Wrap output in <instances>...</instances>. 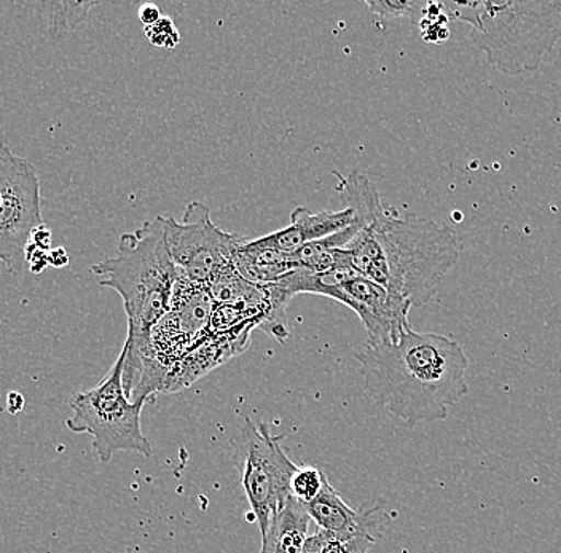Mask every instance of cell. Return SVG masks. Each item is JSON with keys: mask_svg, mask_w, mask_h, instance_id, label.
I'll list each match as a JSON object with an SVG mask.
<instances>
[{"mask_svg": "<svg viewBox=\"0 0 561 553\" xmlns=\"http://www.w3.org/2000/svg\"><path fill=\"white\" fill-rule=\"evenodd\" d=\"M364 390L407 425L447 419L468 394V357L444 335L409 331L396 343L367 346L357 355Z\"/></svg>", "mask_w": 561, "mask_h": 553, "instance_id": "6da1fadb", "label": "cell"}, {"mask_svg": "<svg viewBox=\"0 0 561 553\" xmlns=\"http://www.w3.org/2000/svg\"><path fill=\"white\" fill-rule=\"evenodd\" d=\"M461 250L450 227L383 205L345 247L360 275L412 307L431 302Z\"/></svg>", "mask_w": 561, "mask_h": 553, "instance_id": "7a4b0ae2", "label": "cell"}, {"mask_svg": "<svg viewBox=\"0 0 561 553\" xmlns=\"http://www.w3.org/2000/svg\"><path fill=\"white\" fill-rule=\"evenodd\" d=\"M100 286L115 290L122 297L128 318V356L142 352L150 332L171 310L174 287L179 278L167 237L164 217L146 220L136 232L123 233L117 252L91 267Z\"/></svg>", "mask_w": 561, "mask_h": 553, "instance_id": "3957f363", "label": "cell"}, {"mask_svg": "<svg viewBox=\"0 0 561 553\" xmlns=\"http://www.w3.org/2000/svg\"><path fill=\"white\" fill-rule=\"evenodd\" d=\"M442 7L448 20L472 27L473 44L507 76L536 71L561 41V0L442 2Z\"/></svg>", "mask_w": 561, "mask_h": 553, "instance_id": "277c9868", "label": "cell"}, {"mask_svg": "<svg viewBox=\"0 0 561 553\" xmlns=\"http://www.w3.org/2000/svg\"><path fill=\"white\" fill-rule=\"evenodd\" d=\"M276 285L290 299L298 293H313L348 307L363 321L367 346L399 342L403 334L412 331L409 322L412 303L360 275L350 258L324 273L296 269L278 279Z\"/></svg>", "mask_w": 561, "mask_h": 553, "instance_id": "5b68a950", "label": "cell"}, {"mask_svg": "<svg viewBox=\"0 0 561 553\" xmlns=\"http://www.w3.org/2000/svg\"><path fill=\"white\" fill-rule=\"evenodd\" d=\"M126 349L98 387L70 399L73 415L66 426L76 434H90L93 447L103 463L118 451H136L152 457V446L140 428V413L146 402L129 401L123 387Z\"/></svg>", "mask_w": 561, "mask_h": 553, "instance_id": "8992f818", "label": "cell"}, {"mask_svg": "<svg viewBox=\"0 0 561 553\" xmlns=\"http://www.w3.org/2000/svg\"><path fill=\"white\" fill-rule=\"evenodd\" d=\"M41 178L30 160L0 139V262L13 275L21 273L27 244L42 219Z\"/></svg>", "mask_w": 561, "mask_h": 553, "instance_id": "52a82bcc", "label": "cell"}, {"mask_svg": "<svg viewBox=\"0 0 561 553\" xmlns=\"http://www.w3.org/2000/svg\"><path fill=\"white\" fill-rule=\"evenodd\" d=\"M164 237L175 267L192 283L208 286L233 265V252L241 237L220 230L205 203L192 201L182 222L164 217Z\"/></svg>", "mask_w": 561, "mask_h": 553, "instance_id": "ba28073f", "label": "cell"}, {"mask_svg": "<svg viewBox=\"0 0 561 553\" xmlns=\"http://www.w3.org/2000/svg\"><path fill=\"white\" fill-rule=\"evenodd\" d=\"M243 434V486L263 534L270 520L293 498L290 483L298 468L284 453L280 446L284 436H273L265 423L254 425L251 418H245Z\"/></svg>", "mask_w": 561, "mask_h": 553, "instance_id": "9c48e42d", "label": "cell"}, {"mask_svg": "<svg viewBox=\"0 0 561 553\" xmlns=\"http://www.w3.org/2000/svg\"><path fill=\"white\" fill-rule=\"evenodd\" d=\"M305 507L319 530L335 541L366 538L377 544L391 521V517L381 506L371 509H351L329 481L321 493L311 503L305 504Z\"/></svg>", "mask_w": 561, "mask_h": 553, "instance_id": "30bf717a", "label": "cell"}, {"mask_svg": "<svg viewBox=\"0 0 561 553\" xmlns=\"http://www.w3.org/2000/svg\"><path fill=\"white\" fill-rule=\"evenodd\" d=\"M354 222H356V215L350 208H343L340 211L313 212L311 209L300 206V208L294 209L290 215V223L286 229L265 234V237L259 238V241L265 246L284 252V254H293L307 244L324 240L333 233L348 229Z\"/></svg>", "mask_w": 561, "mask_h": 553, "instance_id": "8fae6325", "label": "cell"}, {"mask_svg": "<svg viewBox=\"0 0 561 553\" xmlns=\"http://www.w3.org/2000/svg\"><path fill=\"white\" fill-rule=\"evenodd\" d=\"M233 265L244 279L254 285L276 283L297 269L289 254L265 246L259 238L249 240L243 237L234 247Z\"/></svg>", "mask_w": 561, "mask_h": 553, "instance_id": "7c38bea8", "label": "cell"}, {"mask_svg": "<svg viewBox=\"0 0 561 553\" xmlns=\"http://www.w3.org/2000/svg\"><path fill=\"white\" fill-rule=\"evenodd\" d=\"M310 521L305 504L290 498L270 520L268 528L262 534L261 553H304Z\"/></svg>", "mask_w": 561, "mask_h": 553, "instance_id": "4fadbf2b", "label": "cell"}, {"mask_svg": "<svg viewBox=\"0 0 561 553\" xmlns=\"http://www.w3.org/2000/svg\"><path fill=\"white\" fill-rule=\"evenodd\" d=\"M94 2H47L42 5L47 19V36L51 42L62 41L70 31L87 20Z\"/></svg>", "mask_w": 561, "mask_h": 553, "instance_id": "5bb4252c", "label": "cell"}, {"mask_svg": "<svg viewBox=\"0 0 561 553\" xmlns=\"http://www.w3.org/2000/svg\"><path fill=\"white\" fill-rule=\"evenodd\" d=\"M366 5L374 15L381 19H405L419 24L426 3L416 2V0H366Z\"/></svg>", "mask_w": 561, "mask_h": 553, "instance_id": "9a60e30c", "label": "cell"}, {"mask_svg": "<svg viewBox=\"0 0 561 553\" xmlns=\"http://www.w3.org/2000/svg\"><path fill=\"white\" fill-rule=\"evenodd\" d=\"M448 21L450 20L444 12L442 2H427L419 21L421 36L430 44L447 41L450 36L447 27Z\"/></svg>", "mask_w": 561, "mask_h": 553, "instance_id": "2e32d148", "label": "cell"}, {"mask_svg": "<svg viewBox=\"0 0 561 553\" xmlns=\"http://www.w3.org/2000/svg\"><path fill=\"white\" fill-rule=\"evenodd\" d=\"M325 482H328V477L319 469L311 468V465L298 468L296 474H294L293 483H290L293 498L301 504L311 503L324 488Z\"/></svg>", "mask_w": 561, "mask_h": 553, "instance_id": "e0dca14e", "label": "cell"}, {"mask_svg": "<svg viewBox=\"0 0 561 553\" xmlns=\"http://www.w3.org/2000/svg\"><path fill=\"white\" fill-rule=\"evenodd\" d=\"M144 33L153 47L164 48V50H174L181 44V34H179L174 21L168 16H163L153 26L144 27Z\"/></svg>", "mask_w": 561, "mask_h": 553, "instance_id": "ac0fdd59", "label": "cell"}, {"mask_svg": "<svg viewBox=\"0 0 561 553\" xmlns=\"http://www.w3.org/2000/svg\"><path fill=\"white\" fill-rule=\"evenodd\" d=\"M374 545L375 542L366 538L350 539V541H335L331 538L324 553H370Z\"/></svg>", "mask_w": 561, "mask_h": 553, "instance_id": "d6986e66", "label": "cell"}, {"mask_svg": "<svg viewBox=\"0 0 561 553\" xmlns=\"http://www.w3.org/2000/svg\"><path fill=\"white\" fill-rule=\"evenodd\" d=\"M24 257H26V264L30 265V269L34 275H41V273L50 267V251L41 250L34 243L27 244Z\"/></svg>", "mask_w": 561, "mask_h": 553, "instance_id": "ffe728a7", "label": "cell"}, {"mask_svg": "<svg viewBox=\"0 0 561 553\" xmlns=\"http://www.w3.org/2000/svg\"><path fill=\"white\" fill-rule=\"evenodd\" d=\"M138 16L140 23L144 24V27L153 26V24L163 19L161 10L158 9L156 3H144V5H140Z\"/></svg>", "mask_w": 561, "mask_h": 553, "instance_id": "44dd1931", "label": "cell"}, {"mask_svg": "<svg viewBox=\"0 0 561 553\" xmlns=\"http://www.w3.org/2000/svg\"><path fill=\"white\" fill-rule=\"evenodd\" d=\"M31 243L44 251H51V230L47 226L37 227L31 237Z\"/></svg>", "mask_w": 561, "mask_h": 553, "instance_id": "7402d4cb", "label": "cell"}, {"mask_svg": "<svg viewBox=\"0 0 561 553\" xmlns=\"http://www.w3.org/2000/svg\"><path fill=\"white\" fill-rule=\"evenodd\" d=\"M69 265V255L65 247H56L50 251V267L65 268Z\"/></svg>", "mask_w": 561, "mask_h": 553, "instance_id": "603a6c76", "label": "cell"}, {"mask_svg": "<svg viewBox=\"0 0 561 553\" xmlns=\"http://www.w3.org/2000/svg\"><path fill=\"white\" fill-rule=\"evenodd\" d=\"M24 408V398L23 394L10 393L7 395V412L12 413V415H16Z\"/></svg>", "mask_w": 561, "mask_h": 553, "instance_id": "cb8c5ba5", "label": "cell"}]
</instances>
